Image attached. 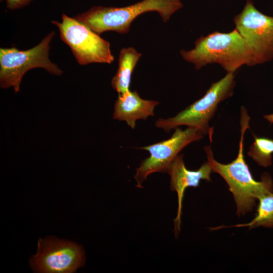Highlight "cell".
<instances>
[{"label": "cell", "mask_w": 273, "mask_h": 273, "mask_svg": "<svg viewBox=\"0 0 273 273\" xmlns=\"http://www.w3.org/2000/svg\"><path fill=\"white\" fill-rule=\"evenodd\" d=\"M51 22L58 27L61 40L69 47L80 65L111 64L114 61L109 42L84 23L65 14L62 15L61 22Z\"/></svg>", "instance_id": "6"}, {"label": "cell", "mask_w": 273, "mask_h": 273, "mask_svg": "<svg viewBox=\"0 0 273 273\" xmlns=\"http://www.w3.org/2000/svg\"><path fill=\"white\" fill-rule=\"evenodd\" d=\"M183 7L180 0H143L124 7L94 6L74 18L99 35L109 31L125 34L129 31L133 20L145 12H157L166 23Z\"/></svg>", "instance_id": "3"}, {"label": "cell", "mask_w": 273, "mask_h": 273, "mask_svg": "<svg viewBox=\"0 0 273 273\" xmlns=\"http://www.w3.org/2000/svg\"><path fill=\"white\" fill-rule=\"evenodd\" d=\"M255 217L247 223L239 224L234 227L248 226L249 230L259 226L273 229V191L261 196Z\"/></svg>", "instance_id": "13"}, {"label": "cell", "mask_w": 273, "mask_h": 273, "mask_svg": "<svg viewBox=\"0 0 273 273\" xmlns=\"http://www.w3.org/2000/svg\"><path fill=\"white\" fill-rule=\"evenodd\" d=\"M180 54L196 70L210 64H219L227 73H235L243 65L251 66V51L235 28L228 33L215 31L201 36L191 50H181Z\"/></svg>", "instance_id": "2"}, {"label": "cell", "mask_w": 273, "mask_h": 273, "mask_svg": "<svg viewBox=\"0 0 273 273\" xmlns=\"http://www.w3.org/2000/svg\"><path fill=\"white\" fill-rule=\"evenodd\" d=\"M213 172L207 161L197 170L188 169L183 160V155L178 154L171 163L167 172L170 176V190L175 191L178 197V209L174 222V233L177 236L180 231L182 203L186 189L188 187H198L202 179L211 181Z\"/></svg>", "instance_id": "10"}, {"label": "cell", "mask_w": 273, "mask_h": 273, "mask_svg": "<svg viewBox=\"0 0 273 273\" xmlns=\"http://www.w3.org/2000/svg\"><path fill=\"white\" fill-rule=\"evenodd\" d=\"M33 0H6V7L11 10H15L27 6Z\"/></svg>", "instance_id": "15"}, {"label": "cell", "mask_w": 273, "mask_h": 273, "mask_svg": "<svg viewBox=\"0 0 273 273\" xmlns=\"http://www.w3.org/2000/svg\"><path fill=\"white\" fill-rule=\"evenodd\" d=\"M273 140L254 136V141L249 147L248 156L259 165L268 167L272 162Z\"/></svg>", "instance_id": "14"}, {"label": "cell", "mask_w": 273, "mask_h": 273, "mask_svg": "<svg viewBox=\"0 0 273 273\" xmlns=\"http://www.w3.org/2000/svg\"><path fill=\"white\" fill-rule=\"evenodd\" d=\"M141 56L132 47L123 48L120 50L118 68L111 80L112 87L118 95L129 89L132 72Z\"/></svg>", "instance_id": "12"}, {"label": "cell", "mask_w": 273, "mask_h": 273, "mask_svg": "<svg viewBox=\"0 0 273 273\" xmlns=\"http://www.w3.org/2000/svg\"><path fill=\"white\" fill-rule=\"evenodd\" d=\"M82 246L56 237L40 238L37 251L30 259L33 271L47 273H72L84 264Z\"/></svg>", "instance_id": "8"}, {"label": "cell", "mask_w": 273, "mask_h": 273, "mask_svg": "<svg viewBox=\"0 0 273 273\" xmlns=\"http://www.w3.org/2000/svg\"><path fill=\"white\" fill-rule=\"evenodd\" d=\"M0 1H1V2H2V1H3V0H0Z\"/></svg>", "instance_id": "16"}, {"label": "cell", "mask_w": 273, "mask_h": 273, "mask_svg": "<svg viewBox=\"0 0 273 273\" xmlns=\"http://www.w3.org/2000/svg\"><path fill=\"white\" fill-rule=\"evenodd\" d=\"M55 35L54 31L51 32L37 45L27 50L1 48V87H13L16 93L19 92L24 75L33 68H41L52 75H62V70L49 57L50 44Z\"/></svg>", "instance_id": "5"}, {"label": "cell", "mask_w": 273, "mask_h": 273, "mask_svg": "<svg viewBox=\"0 0 273 273\" xmlns=\"http://www.w3.org/2000/svg\"><path fill=\"white\" fill-rule=\"evenodd\" d=\"M159 102L142 99L135 90L127 92L118 95L114 105L113 118L119 121H125L134 129L138 119L146 120L150 116H154V110Z\"/></svg>", "instance_id": "11"}, {"label": "cell", "mask_w": 273, "mask_h": 273, "mask_svg": "<svg viewBox=\"0 0 273 273\" xmlns=\"http://www.w3.org/2000/svg\"><path fill=\"white\" fill-rule=\"evenodd\" d=\"M234 22L251 51V66L273 59V17L261 13L251 0H247Z\"/></svg>", "instance_id": "7"}, {"label": "cell", "mask_w": 273, "mask_h": 273, "mask_svg": "<svg viewBox=\"0 0 273 273\" xmlns=\"http://www.w3.org/2000/svg\"><path fill=\"white\" fill-rule=\"evenodd\" d=\"M203 136V133L195 128L188 127L182 130L176 127L169 139L141 148L148 151L150 156L143 160L136 170V186L141 188L142 183L151 173L167 172L178 153L189 144L200 140Z\"/></svg>", "instance_id": "9"}, {"label": "cell", "mask_w": 273, "mask_h": 273, "mask_svg": "<svg viewBox=\"0 0 273 273\" xmlns=\"http://www.w3.org/2000/svg\"><path fill=\"white\" fill-rule=\"evenodd\" d=\"M235 77L234 73H227L223 78L213 83L200 99L174 117L158 119L155 126L168 132L179 126L186 125L197 129L204 135L208 134L211 138L213 129L209 127V121L218 105L233 94Z\"/></svg>", "instance_id": "4"}, {"label": "cell", "mask_w": 273, "mask_h": 273, "mask_svg": "<svg viewBox=\"0 0 273 273\" xmlns=\"http://www.w3.org/2000/svg\"><path fill=\"white\" fill-rule=\"evenodd\" d=\"M250 117L246 108H241V136L237 157L231 162L223 164L217 162L213 157L210 146L204 150L207 161L213 172L219 174L227 183L233 195L237 205V214L244 215L250 211L256 204V201L264 193L273 191V183L270 175L264 173L260 181L253 178L246 163L244 154V138L246 130L249 128Z\"/></svg>", "instance_id": "1"}]
</instances>
